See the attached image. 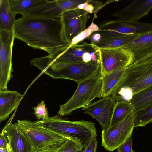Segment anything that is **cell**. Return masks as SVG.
<instances>
[{"instance_id":"d6a6232c","label":"cell","mask_w":152,"mask_h":152,"mask_svg":"<svg viewBox=\"0 0 152 152\" xmlns=\"http://www.w3.org/2000/svg\"><path fill=\"white\" fill-rule=\"evenodd\" d=\"M7 148L8 149V152H12V150H11V149L10 148V145L8 143V144L7 145Z\"/></svg>"},{"instance_id":"cb8c5ba5","label":"cell","mask_w":152,"mask_h":152,"mask_svg":"<svg viewBox=\"0 0 152 152\" xmlns=\"http://www.w3.org/2000/svg\"><path fill=\"white\" fill-rule=\"evenodd\" d=\"M135 127H145L152 122V102L140 110L134 111Z\"/></svg>"},{"instance_id":"6da1fadb","label":"cell","mask_w":152,"mask_h":152,"mask_svg":"<svg viewBox=\"0 0 152 152\" xmlns=\"http://www.w3.org/2000/svg\"><path fill=\"white\" fill-rule=\"evenodd\" d=\"M13 30L15 38L34 48L47 52L50 56L71 46L64 40L60 18L22 16L16 20Z\"/></svg>"},{"instance_id":"5bb4252c","label":"cell","mask_w":152,"mask_h":152,"mask_svg":"<svg viewBox=\"0 0 152 152\" xmlns=\"http://www.w3.org/2000/svg\"><path fill=\"white\" fill-rule=\"evenodd\" d=\"M122 47L133 54V63L152 58V29L139 35L134 40Z\"/></svg>"},{"instance_id":"f1b7e54d","label":"cell","mask_w":152,"mask_h":152,"mask_svg":"<svg viewBox=\"0 0 152 152\" xmlns=\"http://www.w3.org/2000/svg\"><path fill=\"white\" fill-rule=\"evenodd\" d=\"M97 143L98 141L96 137H92L83 148V152H96Z\"/></svg>"},{"instance_id":"ba28073f","label":"cell","mask_w":152,"mask_h":152,"mask_svg":"<svg viewBox=\"0 0 152 152\" xmlns=\"http://www.w3.org/2000/svg\"><path fill=\"white\" fill-rule=\"evenodd\" d=\"M135 127L134 110L119 122L102 131V145L112 152L132 137Z\"/></svg>"},{"instance_id":"2e32d148","label":"cell","mask_w":152,"mask_h":152,"mask_svg":"<svg viewBox=\"0 0 152 152\" xmlns=\"http://www.w3.org/2000/svg\"><path fill=\"white\" fill-rule=\"evenodd\" d=\"M152 9V0H135L112 16L117 17L120 20L138 22Z\"/></svg>"},{"instance_id":"4dcf8cb0","label":"cell","mask_w":152,"mask_h":152,"mask_svg":"<svg viewBox=\"0 0 152 152\" xmlns=\"http://www.w3.org/2000/svg\"><path fill=\"white\" fill-rule=\"evenodd\" d=\"M8 144V142L6 137L1 132L0 134V148H6Z\"/></svg>"},{"instance_id":"484cf974","label":"cell","mask_w":152,"mask_h":152,"mask_svg":"<svg viewBox=\"0 0 152 152\" xmlns=\"http://www.w3.org/2000/svg\"><path fill=\"white\" fill-rule=\"evenodd\" d=\"M99 30V27L92 22L90 25L87 28L74 38L71 45L80 42L85 38L88 37L94 32L97 31Z\"/></svg>"},{"instance_id":"e575fe53","label":"cell","mask_w":152,"mask_h":152,"mask_svg":"<svg viewBox=\"0 0 152 152\" xmlns=\"http://www.w3.org/2000/svg\"><path fill=\"white\" fill-rule=\"evenodd\" d=\"M56 152L55 151H48V152Z\"/></svg>"},{"instance_id":"30bf717a","label":"cell","mask_w":152,"mask_h":152,"mask_svg":"<svg viewBox=\"0 0 152 152\" xmlns=\"http://www.w3.org/2000/svg\"><path fill=\"white\" fill-rule=\"evenodd\" d=\"M15 36L13 30L0 29V90H7L13 71L12 53Z\"/></svg>"},{"instance_id":"1f68e13d","label":"cell","mask_w":152,"mask_h":152,"mask_svg":"<svg viewBox=\"0 0 152 152\" xmlns=\"http://www.w3.org/2000/svg\"><path fill=\"white\" fill-rule=\"evenodd\" d=\"M0 152H8L7 148H0Z\"/></svg>"},{"instance_id":"4316f807","label":"cell","mask_w":152,"mask_h":152,"mask_svg":"<svg viewBox=\"0 0 152 152\" xmlns=\"http://www.w3.org/2000/svg\"><path fill=\"white\" fill-rule=\"evenodd\" d=\"M33 109L34 110V114L37 119H46L49 117L44 101H42L36 107L33 108Z\"/></svg>"},{"instance_id":"d6986e66","label":"cell","mask_w":152,"mask_h":152,"mask_svg":"<svg viewBox=\"0 0 152 152\" xmlns=\"http://www.w3.org/2000/svg\"><path fill=\"white\" fill-rule=\"evenodd\" d=\"M9 0H0V29L13 30L16 20Z\"/></svg>"},{"instance_id":"836d02e7","label":"cell","mask_w":152,"mask_h":152,"mask_svg":"<svg viewBox=\"0 0 152 152\" xmlns=\"http://www.w3.org/2000/svg\"><path fill=\"white\" fill-rule=\"evenodd\" d=\"M84 148H83L77 152H83Z\"/></svg>"},{"instance_id":"7c38bea8","label":"cell","mask_w":152,"mask_h":152,"mask_svg":"<svg viewBox=\"0 0 152 152\" xmlns=\"http://www.w3.org/2000/svg\"><path fill=\"white\" fill-rule=\"evenodd\" d=\"M89 13L77 8L67 10L61 14L63 34L66 43L71 45L74 38L86 28Z\"/></svg>"},{"instance_id":"ffe728a7","label":"cell","mask_w":152,"mask_h":152,"mask_svg":"<svg viewBox=\"0 0 152 152\" xmlns=\"http://www.w3.org/2000/svg\"><path fill=\"white\" fill-rule=\"evenodd\" d=\"M46 1V0H9L11 8L16 15L26 16L29 11Z\"/></svg>"},{"instance_id":"277c9868","label":"cell","mask_w":152,"mask_h":152,"mask_svg":"<svg viewBox=\"0 0 152 152\" xmlns=\"http://www.w3.org/2000/svg\"><path fill=\"white\" fill-rule=\"evenodd\" d=\"M17 124L31 143L34 152H57L67 139H72L41 126L36 121L18 120Z\"/></svg>"},{"instance_id":"52a82bcc","label":"cell","mask_w":152,"mask_h":152,"mask_svg":"<svg viewBox=\"0 0 152 152\" xmlns=\"http://www.w3.org/2000/svg\"><path fill=\"white\" fill-rule=\"evenodd\" d=\"M48 56L51 61L56 62L65 64L85 62L100 65L99 48L94 44L83 41L71 45L57 55Z\"/></svg>"},{"instance_id":"83f0119b","label":"cell","mask_w":152,"mask_h":152,"mask_svg":"<svg viewBox=\"0 0 152 152\" xmlns=\"http://www.w3.org/2000/svg\"><path fill=\"white\" fill-rule=\"evenodd\" d=\"M133 143L132 137L128 139L117 149V152H133L132 148Z\"/></svg>"},{"instance_id":"7a4b0ae2","label":"cell","mask_w":152,"mask_h":152,"mask_svg":"<svg viewBox=\"0 0 152 152\" xmlns=\"http://www.w3.org/2000/svg\"><path fill=\"white\" fill-rule=\"evenodd\" d=\"M152 86V58L127 67L110 96L117 101L129 102L135 94Z\"/></svg>"},{"instance_id":"5b68a950","label":"cell","mask_w":152,"mask_h":152,"mask_svg":"<svg viewBox=\"0 0 152 152\" xmlns=\"http://www.w3.org/2000/svg\"><path fill=\"white\" fill-rule=\"evenodd\" d=\"M102 75L100 65L94 74L78 84L70 99L60 105L58 114L65 116L77 109L86 107L96 98L102 97Z\"/></svg>"},{"instance_id":"9c48e42d","label":"cell","mask_w":152,"mask_h":152,"mask_svg":"<svg viewBox=\"0 0 152 152\" xmlns=\"http://www.w3.org/2000/svg\"><path fill=\"white\" fill-rule=\"evenodd\" d=\"M98 31L102 39L124 35H139L152 29V23L110 20L99 24Z\"/></svg>"},{"instance_id":"44dd1931","label":"cell","mask_w":152,"mask_h":152,"mask_svg":"<svg viewBox=\"0 0 152 152\" xmlns=\"http://www.w3.org/2000/svg\"><path fill=\"white\" fill-rule=\"evenodd\" d=\"M138 35H124L110 37L101 39L94 44L99 48H114L122 47L131 42Z\"/></svg>"},{"instance_id":"7402d4cb","label":"cell","mask_w":152,"mask_h":152,"mask_svg":"<svg viewBox=\"0 0 152 152\" xmlns=\"http://www.w3.org/2000/svg\"><path fill=\"white\" fill-rule=\"evenodd\" d=\"M152 102V86L134 95L129 103L134 111L140 110Z\"/></svg>"},{"instance_id":"d590c367","label":"cell","mask_w":152,"mask_h":152,"mask_svg":"<svg viewBox=\"0 0 152 152\" xmlns=\"http://www.w3.org/2000/svg\"><path fill=\"white\" fill-rule=\"evenodd\" d=\"M133 152H136V151H134Z\"/></svg>"},{"instance_id":"8fae6325","label":"cell","mask_w":152,"mask_h":152,"mask_svg":"<svg viewBox=\"0 0 152 152\" xmlns=\"http://www.w3.org/2000/svg\"><path fill=\"white\" fill-rule=\"evenodd\" d=\"M100 65L103 72L125 68L134 62L133 54L122 47L99 48Z\"/></svg>"},{"instance_id":"3957f363","label":"cell","mask_w":152,"mask_h":152,"mask_svg":"<svg viewBox=\"0 0 152 152\" xmlns=\"http://www.w3.org/2000/svg\"><path fill=\"white\" fill-rule=\"evenodd\" d=\"M30 63L54 79L70 80L78 84L92 75L100 66V65L90 63L56 62L51 61L48 56L34 58Z\"/></svg>"},{"instance_id":"d4e9b609","label":"cell","mask_w":152,"mask_h":152,"mask_svg":"<svg viewBox=\"0 0 152 152\" xmlns=\"http://www.w3.org/2000/svg\"><path fill=\"white\" fill-rule=\"evenodd\" d=\"M83 148L79 141L70 138L67 139L56 152H77Z\"/></svg>"},{"instance_id":"e0dca14e","label":"cell","mask_w":152,"mask_h":152,"mask_svg":"<svg viewBox=\"0 0 152 152\" xmlns=\"http://www.w3.org/2000/svg\"><path fill=\"white\" fill-rule=\"evenodd\" d=\"M23 97L15 91L0 90V121L6 120L17 107Z\"/></svg>"},{"instance_id":"8992f818","label":"cell","mask_w":152,"mask_h":152,"mask_svg":"<svg viewBox=\"0 0 152 152\" xmlns=\"http://www.w3.org/2000/svg\"><path fill=\"white\" fill-rule=\"evenodd\" d=\"M36 122L41 126L78 141L83 148L91 138L97 136L95 124L91 121L66 120L56 115Z\"/></svg>"},{"instance_id":"603a6c76","label":"cell","mask_w":152,"mask_h":152,"mask_svg":"<svg viewBox=\"0 0 152 152\" xmlns=\"http://www.w3.org/2000/svg\"><path fill=\"white\" fill-rule=\"evenodd\" d=\"M133 110L129 102L123 101H117L108 128L120 121Z\"/></svg>"},{"instance_id":"4fadbf2b","label":"cell","mask_w":152,"mask_h":152,"mask_svg":"<svg viewBox=\"0 0 152 152\" xmlns=\"http://www.w3.org/2000/svg\"><path fill=\"white\" fill-rule=\"evenodd\" d=\"M116 101L111 96H108L91 103L82 109L84 113L96 120L102 129L108 128Z\"/></svg>"},{"instance_id":"f546056e","label":"cell","mask_w":152,"mask_h":152,"mask_svg":"<svg viewBox=\"0 0 152 152\" xmlns=\"http://www.w3.org/2000/svg\"><path fill=\"white\" fill-rule=\"evenodd\" d=\"M88 38L91 43L95 44L100 42L102 37L100 34L97 32L93 33Z\"/></svg>"},{"instance_id":"9a60e30c","label":"cell","mask_w":152,"mask_h":152,"mask_svg":"<svg viewBox=\"0 0 152 152\" xmlns=\"http://www.w3.org/2000/svg\"><path fill=\"white\" fill-rule=\"evenodd\" d=\"M1 132L6 137L12 152H34L31 143L17 123L9 122Z\"/></svg>"},{"instance_id":"ac0fdd59","label":"cell","mask_w":152,"mask_h":152,"mask_svg":"<svg viewBox=\"0 0 152 152\" xmlns=\"http://www.w3.org/2000/svg\"><path fill=\"white\" fill-rule=\"evenodd\" d=\"M125 68L110 72H103L102 97L110 96L122 78Z\"/></svg>"}]
</instances>
